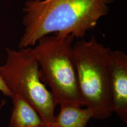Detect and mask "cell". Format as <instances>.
<instances>
[{"label": "cell", "instance_id": "cell-1", "mask_svg": "<svg viewBox=\"0 0 127 127\" xmlns=\"http://www.w3.org/2000/svg\"><path fill=\"white\" fill-rule=\"evenodd\" d=\"M113 0H27L23 8V34L19 48L33 47L51 34L84 39L108 14Z\"/></svg>", "mask_w": 127, "mask_h": 127}, {"label": "cell", "instance_id": "cell-2", "mask_svg": "<svg viewBox=\"0 0 127 127\" xmlns=\"http://www.w3.org/2000/svg\"><path fill=\"white\" fill-rule=\"evenodd\" d=\"M74 39L71 35H49L39 39L32 51L41 81L50 87L57 104L85 107L73 57Z\"/></svg>", "mask_w": 127, "mask_h": 127}, {"label": "cell", "instance_id": "cell-3", "mask_svg": "<svg viewBox=\"0 0 127 127\" xmlns=\"http://www.w3.org/2000/svg\"><path fill=\"white\" fill-rule=\"evenodd\" d=\"M112 50L94 35L73 45V57L81 93L93 119L109 118L112 112L109 90V60Z\"/></svg>", "mask_w": 127, "mask_h": 127}, {"label": "cell", "instance_id": "cell-4", "mask_svg": "<svg viewBox=\"0 0 127 127\" xmlns=\"http://www.w3.org/2000/svg\"><path fill=\"white\" fill-rule=\"evenodd\" d=\"M7 59L0 65V76L12 94L26 100L47 126H52L57 103L52 93L40 78L39 66L32 47L7 48Z\"/></svg>", "mask_w": 127, "mask_h": 127}, {"label": "cell", "instance_id": "cell-5", "mask_svg": "<svg viewBox=\"0 0 127 127\" xmlns=\"http://www.w3.org/2000/svg\"><path fill=\"white\" fill-rule=\"evenodd\" d=\"M109 90L112 112L127 123V55L112 51L109 60Z\"/></svg>", "mask_w": 127, "mask_h": 127}, {"label": "cell", "instance_id": "cell-6", "mask_svg": "<svg viewBox=\"0 0 127 127\" xmlns=\"http://www.w3.org/2000/svg\"><path fill=\"white\" fill-rule=\"evenodd\" d=\"M12 110L9 127H45L46 124L35 109L23 97L11 96Z\"/></svg>", "mask_w": 127, "mask_h": 127}, {"label": "cell", "instance_id": "cell-7", "mask_svg": "<svg viewBox=\"0 0 127 127\" xmlns=\"http://www.w3.org/2000/svg\"><path fill=\"white\" fill-rule=\"evenodd\" d=\"M71 104L60 105L59 114L55 116L52 127H85L93 113L89 108Z\"/></svg>", "mask_w": 127, "mask_h": 127}, {"label": "cell", "instance_id": "cell-8", "mask_svg": "<svg viewBox=\"0 0 127 127\" xmlns=\"http://www.w3.org/2000/svg\"><path fill=\"white\" fill-rule=\"evenodd\" d=\"M0 91L5 96H9V97H11L12 96V93L9 90V89L7 88L5 84L3 82L2 78H1V76H0Z\"/></svg>", "mask_w": 127, "mask_h": 127}, {"label": "cell", "instance_id": "cell-9", "mask_svg": "<svg viewBox=\"0 0 127 127\" xmlns=\"http://www.w3.org/2000/svg\"><path fill=\"white\" fill-rule=\"evenodd\" d=\"M4 104H5V103H4V102H2V103H1V105H0V109H1V108H2V106H3V105H4Z\"/></svg>", "mask_w": 127, "mask_h": 127}, {"label": "cell", "instance_id": "cell-10", "mask_svg": "<svg viewBox=\"0 0 127 127\" xmlns=\"http://www.w3.org/2000/svg\"><path fill=\"white\" fill-rule=\"evenodd\" d=\"M45 127H52V126H47V125H46Z\"/></svg>", "mask_w": 127, "mask_h": 127}]
</instances>
